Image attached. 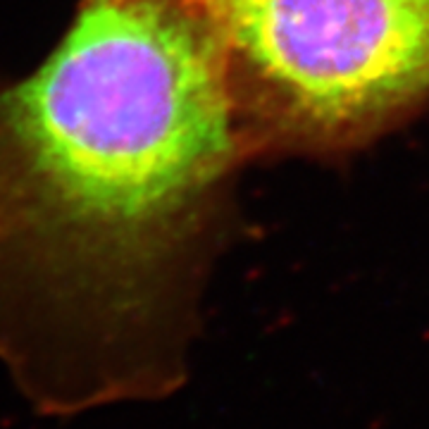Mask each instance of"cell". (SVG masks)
I'll return each instance as SVG.
<instances>
[{
    "instance_id": "obj_1",
    "label": "cell",
    "mask_w": 429,
    "mask_h": 429,
    "mask_svg": "<svg viewBox=\"0 0 429 429\" xmlns=\"http://www.w3.org/2000/svg\"><path fill=\"white\" fill-rule=\"evenodd\" d=\"M248 153L207 0H76L34 69L0 72V358L41 411L184 384Z\"/></svg>"
},
{
    "instance_id": "obj_2",
    "label": "cell",
    "mask_w": 429,
    "mask_h": 429,
    "mask_svg": "<svg viewBox=\"0 0 429 429\" xmlns=\"http://www.w3.org/2000/svg\"><path fill=\"white\" fill-rule=\"evenodd\" d=\"M253 148L336 151L429 96V0H207Z\"/></svg>"
}]
</instances>
